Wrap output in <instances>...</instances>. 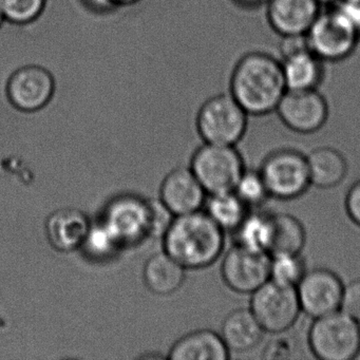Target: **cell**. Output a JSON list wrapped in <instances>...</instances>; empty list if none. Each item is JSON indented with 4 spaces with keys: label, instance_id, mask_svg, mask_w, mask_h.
<instances>
[{
    "label": "cell",
    "instance_id": "obj_1",
    "mask_svg": "<svg viewBox=\"0 0 360 360\" xmlns=\"http://www.w3.org/2000/svg\"><path fill=\"white\" fill-rule=\"evenodd\" d=\"M286 91L281 63L265 52L242 56L229 79V94L252 117L276 112Z\"/></svg>",
    "mask_w": 360,
    "mask_h": 360
},
{
    "label": "cell",
    "instance_id": "obj_2",
    "mask_svg": "<svg viewBox=\"0 0 360 360\" xmlns=\"http://www.w3.org/2000/svg\"><path fill=\"white\" fill-rule=\"evenodd\" d=\"M224 233L206 212L176 216L164 233V250L185 269H203L222 255Z\"/></svg>",
    "mask_w": 360,
    "mask_h": 360
},
{
    "label": "cell",
    "instance_id": "obj_3",
    "mask_svg": "<svg viewBox=\"0 0 360 360\" xmlns=\"http://www.w3.org/2000/svg\"><path fill=\"white\" fill-rule=\"evenodd\" d=\"M311 353L320 360H353L360 354V323L345 311L315 318L309 330Z\"/></svg>",
    "mask_w": 360,
    "mask_h": 360
},
{
    "label": "cell",
    "instance_id": "obj_4",
    "mask_svg": "<svg viewBox=\"0 0 360 360\" xmlns=\"http://www.w3.org/2000/svg\"><path fill=\"white\" fill-rule=\"evenodd\" d=\"M248 117L231 94H218L200 108L198 132L207 144L235 146L248 130Z\"/></svg>",
    "mask_w": 360,
    "mask_h": 360
},
{
    "label": "cell",
    "instance_id": "obj_5",
    "mask_svg": "<svg viewBox=\"0 0 360 360\" xmlns=\"http://www.w3.org/2000/svg\"><path fill=\"white\" fill-rule=\"evenodd\" d=\"M259 172L269 197L283 201L301 197L311 185L307 157L295 149H280L269 153Z\"/></svg>",
    "mask_w": 360,
    "mask_h": 360
},
{
    "label": "cell",
    "instance_id": "obj_6",
    "mask_svg": "<svg viewBox=\"0 0 360 360\" xmlns=\"http://www.w3.org/2000/svg\"><path fill=\"white\" fill-rule=\"evenodd\" d=\"M191 170L206 193L212 195L233 191L245 168L235 146L205 143L193 155Z\"/></svg>",
    "mask_w": 360,
    "mask_h": 360
},
{
    "label": "cell",
    "instance_id": "obj_7",
    "mask_svg": "<svg viewBox=\"0 0 360 360\" xmlns=\"http://www.w3.org/2000/svg\"><path fill=\"white\" fill-rule=\"evenodd\" d=\"M250 295V311L265 333L283 334L298 320L301 307L295 286L269 279Z\"/></svg>",
    "mask_w": 360,
    "mask_h": 360
},
{
    "label": "cell",
    "instance_id": "obj_8",
    "mask_svg": "<svg viewBox=\"0 0 360 360\" xmlns=\"http://www.w3.org/2000/svg\"><path fill=\"white\" fill-rule=\"evenodd\" d=\"M309 50L324 63H338L353 56L360 37L334 9H322L305 34Z\"/></svg>",
    "mask_w": 360,
    "mask_h": 360
},
{
    "label": "cell",
    "instance_id": "obj_9",
    "mask_svg": "<svg viewBox=\"0 0 360 360\" xmlns=\"http://www.w3.org/2000/svg\"><path fill=\"white\" fill-rule=\"evenodd\" d=\"M101 222L120 245L139 243L151 233L150 201L131 195L115 198L105 208Z\"/></svg>",
    "mask_w": 360,
    "mask_h": 360
},
{
    "label": "cell",
    "instance_id": "obj_10",
    "mask_svg": "<svg viewBox=\"0 0 360 360\" xmlns=\"http://www.w3.org/2000/svg\"><path fill=\"white\" fill-rule=\"evenodd\" d=\"M280 121L292 131L315 134L330 115L328 101L319 90H288L276 109Z\"/></svg>",
    "mask_w": 360,
    "mask_h": 360
},
{
    "label": "cell",
    "instance_id": "obj_11",
    "mask_svg": "<svg viewBox=\"0 0 360 360\" xmlns=\"http://www.w3.org/2000/svg\"><path fill=\"white\" fill-rule=\"evenodd\" d=\"M280 49L288 90L318 89L326 77V63L309 50L305 37H283Z\"/></svg>",
    "mask_w": 360,
    "mask_h": 360
},
{
    "label": "cell",
    "instance_id": "obj_12",
    "mask_svg": "<svg viewBox=\"0 0 360 360\" xmlns=\"http://www.w3.org/2000/svg\"><path fill=\"white\" fill-rule=\"evenodd\" d=\"M56 92V79L45 67L27 65L12 73L6 94L10 104L22 112L45 108Z\"/></svg>",
    "mask_w": 360,
    "mask_h": 360
},
{
    "label": "cell",
    "instance_id": "obj_13",
    "mask_svg": "<svg viewBox=\"0 0 360 360\" xmlns=\"http://www.w3.org/2000/svg\"><path fill=\"white\" fill-rule=\"evenodd\" d=\"M345 284L334 271L326 269L307 271L296 285L301 311L318 318L340 309Z\"/></svg>",
    "mask_w": 360,
    "mask_h": 360
},
{
    "label": "cell",
    "instance_id": "obj_14",
    "mask_svg": "<svg viewBox=\"0 0 360 360\" xmlns=\"http://www.w3.org/2000/svg\"><path fill=\"white\" fill-rule=\"evenodd\" d=\"M269 255L252 252L235 244L223 259L221 275L233 292L252 294L269 281Z\"/></svg>",
    "mask_w": 360,
    "mask_h": 360
},
{
    "label": "cell",
    "instance_id": "obj_15",
    "mask_svg": "<svg viewBox=\"0 0 360 360\" xmlns=\"http://www.w3.org/2000/svg\"><path fill=\"white\" fill-rule=\"evenodd\" d=\"M265 8L269 27L281 39L305 37L322 11L316 0H269Z\"/></svg>",
    "mask_w": 360,
    "mask_h": 360
},
{
    "label": "cell",
    "instance_id": "obj_16",
    "mask_svg": "<svg viewBox=\"0 0 360 360\" xmlns=\"http://www.w3.org/2000/svg\"><path fill=\"white\" fill-rule=\"evenodd\" d=\"M205 193L193 170L179 168L164 180L161 201L174 216H182L200 210L205 202Z\"/></svg>",
    "mask_w": 360,
    "mask_h": 360
},
{
    "label": "cell",
    "instance_id": "obj_17",
    "mask_svg": "<svg viewBox=\"0 0 360 360\" xmlns=\"http://www.w3.org/2000/svg\"><path fill=\"white\" fill-rule=\"evenodd\" d=\"M90 226L89 219L81 210L60 208L47 219L46 235L52 248L58 252H72L82 248Z\"/></svg>",
    "mask_w": 360,
    "mask_h": 360
},
{
    "label": "cell",
    "instance_id": "obj_18",
    "mask_svg": "<svg viewBox=\"0 0 360 360\" xmlns=\"http://www.w3.org/2000/svg\"><path fill=\"white\" fill-rule=\"evenodd\" d=\"M264 333L250 309H237L223 320L220 335L229 351L244 353L256 347Z\"/></svg>",
    "mask_w": 360,
    "mask_h": 360
},
{
    "label": "cell",
    "instance_id": "obj_19",
    "mask_svg": "<svg viewBox=\"0 0 360 360\" xmlns=\"http://www.w3.org/2000/svg\"><path fill=\"white\" fill-rule=\"evenodd\" d=\"M231 351L222 337L210 330H199L182 337L170 349L172 360H227Z\"/></svg>",
    "mask_w": 360,
    "mask_h": 360
},
{
    "label": "cell",
    "instance_id": "obj_20",
    "mask_svg": "<svg viewBox=\"0 0 360 360\" xmlns=\"http://www.w3.org/2000/svg\"><path fill=\"white\" fill-rule=\"evenodd\" d=\"M307 159L311 184L316 187L333 188L347 176V160L337 149L319 147L314 149Z\"/></svg>",
    "mask_w": 360,
    "mask_h": 360
},
{
    "label": "cell",
    "instance_id": "obj_21",
    "mask_svg": "<svg viewBox=\"0 0 360 360\" xmlns=\"http://www.w3.org/2000/svg\"><path fill=\"white\" fill-rule=\"evenodd\" d=\"M185 269L167 252H159L145 264V283L155 294H172L184 283Z\"/></svg>",
    "mask_w": 360,
    "mask_h": 360
},
{
    "label": "cell",
    "instance_id": "obj_22",
    "mask_svg": "<svg viewBox=\"0 0 360 360\" xmlns=\"http://www.w3.org/2000/svg\"><path fill=\"white\" fill-rule=\"evenodd\" d=\"M233 233L236 245L269 255L273 237V214L250 212Z\"/></svg>",
    "mask_w": 360,
    "mask_h": 360
},
{
    "label": "cell",
    "instance_id": "obj_23",
    "mask_svg": "<svg viewBox=\"0 0 360 360\" xmlns=\"http://www.w3.org/2000/svg\"><path fill=\"white\" fill-rule=\"evenodd\" d=\"M307 243V231L302 223L288 214H273V237L269 256L301 254Z\"/></svg>",
    "mask_w": 360,
    "mask_h": 360
},
{
    "label": "cell",
    "instance_id": "obj_24",
    "mask_svg": "<svg viewBox=\"0 0 360 360\" xmlns=\"http://www.w3.org/2000/svg\"><path fill=\"white\" fill-rule=\"evenodd\" d=\"M250 208L235 191L212 193L206 202V214L224 231H233L244 220Z\"/></svg>",
    "mask_w": 360,
    "mask_h": 360
},
{
    "label": "cell",
    "instance_id": "obj_25",
    "mask_svg": "<svg viewBox=\"0 0 360 360\" xmlns=\"http://www.w3.org/2000/svg\"><path fill=\"white\" fill-rule=\"evenodd\" d=\"M269 257V279L277 283L296 288L307 271L301 254L274 255Z\"/></svg>",
    "mask_w": 360,
    "mask_h": 360
},
{
    "label": "cell",
    "instance_id": "obj_26",
    "mask_svg": "<svg viewBox=\"0 0 360 360\" xmlns=\"http://www.w3.org/2000/svg\"><path fill=\"white\" fill-rule=\"evenodd\" d=\"M47 0H0V11L6 22L25 26L41 18Z\"/></svg>",
    "mask_w": 360,
    "mask_h": 360
},
{
    "label": "cell",
    "instance_id": "obj_27",
    "mask_svg": "<svg viewBox=\"0 0 360 360\" xmlns=\"http://www.w3.org/2000/svg\"><path fill=\"white\" fill-rule=\"evenodd\" d=\"M122 246L102 222L90 226L82 248L91 259H108Z\"/></svg>",
    "mask_w": 360,
    "mask_h": 360
},
{
    "label": "cell",
    "instance_id": "obj_28",
    "mask_svg": "<svg viewBox=\"0 0 360 360\" xmlns=\"http://www.w3.org/2000/svg\"><path fill=\"white\" fill-rule=\"evenodd\" d=\"M233 191L250 208L262 205L271 198L259 170H244Z\"/></svg>",
    "mask_w": 360,
    "mask_h": 360
},
{
    "label": "cell",
    "instance_id": "obj_29",
    "mask_svg": "<svg viewBox=\"0 0 360 360\" xmlns=\"http://www.w3.org/2000/svg\"><path fill=\"white\" fill-rule=\"evenodd\" d=\"M340 309L360 323V278L345 284Z\"/></svg>",
    "mask_w": 360,
    "mask_h": 360
},
{
    "label": "cell",
    "instance_id": "obj_30",
    "mask_svg": "<svg viewBox=\"0 0 360 360\" xmlns=\"http://www.w3.org/2000/svg\"><path fill=\"white\" fill-rule=\"evenodd\" d=\"M278 335L279 336L277 338L273 339L265 347L262 353V357L264 359H288L294 354V341L288 337L282 336V334Z\"/></svg>",
    "mask_w": 360,
    "mask_h": 360
},
{
    "label": "cell",
    "instance_id": "obj_31",
    "mask_svg": "<svg viewBox=\"0 0 360 360\" xmlns=\"http://www.w3.org/2000/svg\"><path fill=\"white\" fill-rule=\"evenodd\" d=\"M360 37V0H339L333 6Z\"/></svg>",
    "mask_w": 360,
    "mask_h": 360
},
{
    "label": "cell",
    "instance_id": "obj_32",
    "mask_svg": "<svg viewBox=\"0 0 360 360\" xmlns=\"http://www.w3.org/2000/svg\"><path fill=\"white\" fill-rule=\"evenodd\" d=\"M345 205L349 218L360 227V180L349 187L345 195Z\"/></svg>",
    "mask_w": 360,
    "mask_h": 360
},
{
    "label": "cell",
    "instance_id": "obj_33",
    "mask_svg": "<svg viewBox=\"0 0 360 360\" xmlns=\"http://www.w3.org/2000/svg\"><path fill=\"white\" fill-rule=\"evenodd\" d=\"M79 1L87 11L98 15L112 13L120 8L117 0H79Z\"/></svg>",
    "mask_w": 360,
    "mask_h": 360
},
{
    "label": "cell",
    "instance_id": "obj_34",
    "mask_svg": "<svg viewBox=\"0 0 360 360\" xmlns=\"http://www.w3.org/2000/svg\"><path fill=\"white\" fill-rule=\"evenodd\" d=\"M237 7L244 10H257L265 7L269 0H231Z\"/></svg>",
    "mask_w": 360,
    "mask_h": 360
},
{
    "label": "cell",
    "instance_id": "obj_35",
    "mask_svg": "<svg viewBox=\"0 0 360 360\" xmlns=\"http://www.w3.org/2000/svg\"><path fill=\"white\" fill-rule=\"evenodd\" d=\"M316 1L319 4L322 9H326V8H330L336 5L339 0H316Z\"/></svg>",
    "mask_w": 360,
    "mask_h": 360
},
{
    "label": "cell",
    "instance_id": "obj_36",
    "mask_svg": "<svg viewBox=\"0 0 360 360\" xmlns=\"http://www.w3.org/2000/svg\"><path fill=\"white\" fill-rule=\"evenodd\" d=\"M141 0H117V5L121 7H126V6H132L138 4Z\"/></svg>",
    "mask_w": 360,
    "mask_h": 360
},
{
    "label": "cell",
    "instance_id": "obj_37",
    "mask_svg": "<svg viewBox=\"0 0 360 360\" xmlns=\"http://www.w3.org/2000/svg\"><path fill=\"white\" fill-rule=\"evenodd\" d=\"M4 22H6L5 18H4L3 13L0 11V27L3 26Z\"/></svg>",
    "mask_w": 360,
    "mask_h": 360
}]
</instances>
